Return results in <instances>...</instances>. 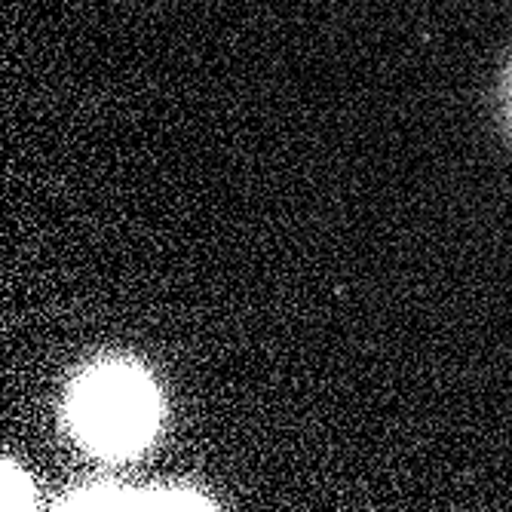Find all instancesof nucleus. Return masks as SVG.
<instances>
[{
    "instance_id": "nucleus-3",
    "label": "nucleus",
    "mask_w": 512,
    "mask_h": 512,
    "mask_svg": "<svg viewBox=\"0 0 512 512\" xmlns=\"http://www.w3.org/2000/svg\"><path fill=\"white\" fill-rule=\"evenodd\" d=\"M4 509H31V488L22 479V473L16 479V467L10 460L4 463Z\"/></svg>"
},
{
    "instance_id": "nucleus-1",
    "label": "nucleus",
    "mask_w": 512,
    "mask_h": 512,
    "mask_svg": "<svg viewBox=\"0 0 512 512\" xmlns=\"http://www.w3.org/2000/svg\"><path fill=\"white\" fill-rule=\"evenodd\" d=\"M68 421L74 436L105 457L142 451L160 424V396L142 368L105 362L77 381Z\"/></svg>"
},
{
    "instance_id": "nucleus-2",
    "label": "nucleus",
    "mask_w": 512,
    "mask_h": 512,
    "mask_svg": "<svg viewBox=\"0 0 512 512\" xmlns=\"http://www.w3.org/2000/svg\"><path fill=\"white\" fill-rule=\"evenodd\" d=\"M62 509H212V503L194 491H80L65 497Z\"/></svg>"
}]
</instances>
